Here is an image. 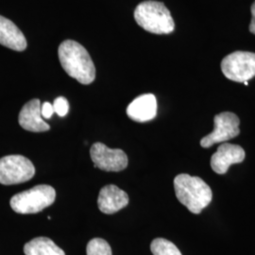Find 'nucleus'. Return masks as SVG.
<instances>
[{
  "instance_id": "1",
  "label": "nucleus",
  "mask_w": 255,
  "mask_h": 255,
  "mask_svg": "<svg viewBox=\"0 0 255 255\" xmlns=\"http://www.w3.org/2000/svg\"><path fill=\"white\" fill-rule=\"evenodd\" d=\"M59 59L64 71L84 85L91 84L96 79V67L88 51L73 40L63 42L58 50Z\"/></svg>"
},
{
  "instance_id": "2",
  "label": "nucleus",
  "mask_w": 255,
  "mask_h": 255,
  "mask_svg": "<svg viewBox=\"0 0 255 255\" xmlns=\"http://www.w3.org/2000/svg\"><path fill=\"white\" fill-rule=\"evenodd\" d=\"M174 189L178 201L193 214H200L212 201L209 185L200 177L179 174L174 179Z\"/></svg>"
},
{
  "instance_id": "3",
  "label": "nucleus",
  "mask_w": 255,
  "mask_h": 255,
  "mask_svg": "<svg viewBox=\"0 0 255 255\" xmlns=\"http://www.w3.org/2000/svg\"><path fill=\"white\" fill-rule=\"evenodd\" d=\"M134 19L140 27L154 34H169L175 28L172 15L163 2L140 3L134 10Z\"/></svg>"
},
{
  "instance_id": "4",
  "label": "nucleus",
  "mask_w": 255,
  "mask_h": 255,
  "mask_svg": "<svg viewBox=\"0 0 255 255\" xmlns=\"http://www.w3.org/2000/svg\"><path fill=\"white\" fill-rule=\"evenodd\" d=\"M55 199L56 191L52 186L40 184L14 195L9 204L15 213L22 215L37 214L53 204Z\"/></svg>"
},
{
  "instance_id": "5",
  "label": "nucleus",
  "mask_w": 255,
  "mask_h": 255,
  "mask_svg": "<svg viewBox=\"0 0 255 255\" xmlns=\"http://www.w3.org/2000/svg\"><path fill=\"white\" fill-rule=\"evenodd\" d=\"M35 175V167L27 157L8 155L0 159V183L12 185L31 180Z\"/></svg>"
},
{
  "instance_id": "6",
  "label": "nucleus",
  "mask_w": 255,
  "mask_h": 255,
  "mask_svg": "<svg viewBox=\"0 0 255 255\" xmlns=\"http://www.w3.org/2000/svg\"><path fill=\"white\" fill-rule=\"evenodd\" d=\"M221 70L224 76L233 82H248L255 77V53L233 52L222 60Z\"/></svg>"
},
{
  "instance_id": "7",
  "label": "nucleus",
  "mask_w": 255,
  "mask_h": 255,
  "mask_svg": "<svg viewBox=\"0 0 255 255\" xmlns=\"http://www.w3.org/2000/svg\"><path fill=\"white\" fill-rule=\"evenodd\" d=\"M214 122V130L201 140L202 147H210L215 144L226 142L240 133V120L234 113L224 112L219 114L215 117Z\"/></svg>"
},
{
  "instance_id": "8",
  "label": "nucleus",
  "mask_w": 255,
  "mask_h": 255,
  "mask_svg": "<svg viewBox=\"0 0 255 255\" xmlns=\"http://www.w3.org/2000/svg\"><path fill=\"white\" fill-rule=\"evenodd\" d=\"M90 155L95 166L107 172L122 171L128 163L127 154L122 149H113L100 142L91 146Z\"/></svg>"
},
{
  "instance_id": "9",
  "label": "nucleus",
  "mask_w": 255,
  "mask_h": 255,
  "mask_svg": "<svg viewBox=\"0 0 255 255\" xmlns=\"http://www.w3.org/2000/svg\"><path fill=\"white\" fill-rule=\"evenodd\" d=\"M245 159L243 147L235 144L224 143L220 145L217 152L211 158V167L216 173H227L230 165L242 163Z\"/></svg>"
},
{
  "instance_id": "10",
  "label": "nucleus",
  "mask_w": 255,
  "mask_h": 255,
  "mask_svg": "<svg viewBox=\"0 0 255 255\" xmlns=\"http://www.w3.org/2000/svg\"><path fill=\"white\" fill-rule=\"evenodd\" d=\"M19 125L24 129L32 132H44L50 129V126L42 119L41 101L34 99L26 103L19 113Z\"/></svg>"
},
{
  "instance_id": "11",
  "label": "nucleus",
  "mask_w": 255,
  "mask_h": 255,
  "mask_svg": "<svg viewBox=\"0 0 255 255\" xmlns=\"http://www.w3.org/2000/svg\"><path fill=\"white\" fill-rule=\"evenodd\" d=\"M128 204L127 193L121 190L115 184H108L101 188L98 206L102 213L106 215H113L118 213Z\"/></svg>"
},
{
  "instance_id": "12",
  "label": "nucleus",
  "mask_w": 255,
  "mask_h": 255,
  "mask_svg": "<svg viewBox=\"0 0 255 255\" xmlns=\"http://www.w3.org/2000/svg\"><path fill=\"white\" fill-rule=\"evenodd\" d=\"M128 117L136 122H146L156 118L157 101L154 95L139 96L127 108Z\"/></svg>"
},
{
  "instance_id": "13",
  "label": "nucleus",
  "mask_w": 255,
  "mask_h": 255,
  "mask_svg": "<svg viewBox=\"0 0 255 255\" xmlns=\"http://www.w3.org/2000/svg\"><path fill=\"white\" fill-rule=\"evenodd\" d=\"M0 45L14 51H24L27 48L26 37L18 27L4 16L0 15Z\"/></svg>"
},
{
  "instance_id": "14",
  "label": "nucleus",
  "mask_w": 255,
  "mask_h": 255,
  "mask_svg": "<svg viewBox=\"0 0 255 255\" xmlns=\"http://www.w3.org/2000/svg\"><path fill=\"white\" fill-rule=\"evenodd\" d=\"M25 255H65L64 251L57 246L48 237H36L24 246Z\"/></svg>"
},
{
  "instance_id": "15",
  "label": "nucleus",
  "mask_w": 255,
  "mask_h": 255,
  "mask_svg": "<svg viewBox=\"0 0 255 255\" xmlns=\"http://www.w3.org/2000/svg\"><path fill=\"white\" fill-rule=\"evenodd\" d=\"M153 255H182V253L172 242L164 238H156L150 245Z\"/></svg>"
},
{
  "instance_id": "16",
  "label": "nucleus",
  "mask_w": 255,
  "mask_h": 255,
  "mask_svg": "<svg viewBox=\"0 0 255 255\" xmlns=\"http://www.w3.org/2000/svg\"><path fill=\"white\" fill-rule=\"evenodd\" d=\"M87 255H113L109 243L102 238H94L86 247Z\"/></svg>"
},
{
  "instance_id": "17",
  "label": "nucleus",
  "mask_w": 255,
  "mask_h": 255,
  "mask_svg": "<svg viewBox=\"0 0 255 255\" xmlns=\"http://www.w3.org/2000/svg\"><path fill=\"white\" fill-rule=\"evenodd\" d=\"M54 112L61 118L65 117L69 111V103L64 97L57 98L53 103Z\"/></svg>"
},
{
  "instance_id": "18",
  "label": "nucleus",
  "mask_w": 255,
  "mask_h": 255,
  "mask_svg": "<svg viewBox=\"0 0 255 255\" xmlns=\"http://www.w3.org/2000/svg\"><path fill=\"white\" fill-rule=\"evenodd\" d=\"M41 113H42V117H43L44 119H51L52 115L55 113L53 105L50 104L49 102L43 103V105L41 106Z\"/></svg>"
},
{
  "instance_id": "19",
  "label": "nucleus",
  "mask_w": 255,
  "mask_h": 255,
  "mask_svg": "<svg viewBox=\"0 0 255 255\" xmlns=\"http://www.w3.org/2000/svg\"><path fill=\"white\" fill-rule=\"evenodd\" d=\"M251 10H252V16H253V18H252V22H251V25H250L249 28H250V31H251L252 33L255 34V1L254 2V4L252 5Z\"/></svg>"
},
{
  "instance_id": "20",
  "label": "nucleus",
  "mask_w": 255,
  "mask_h": 255,
  "mask_svg": "<svg viewBox=\"0 0 255 255\" xmlns=\"http://www.w3.org/2000/svg\"><path fill=\"white\" fill-rule=\"evenodd\" d=\"M244 84H245V85H248V84H249V83H248V82H244Z\"/></svg>"
}]
</instances>
